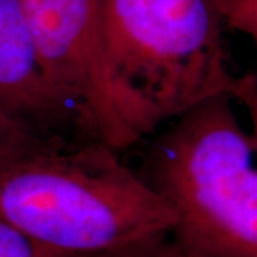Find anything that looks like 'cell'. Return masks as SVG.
Masks as SVG:
<instances>
[{
    "instance_id": "cell-1",
    "label": "cell",
    "mask_w": 257,
    "mask_h": 257,
    "mask_svg": "<svg viewBox=\"0 0 257 257\" xmlns=\"http://www.w3.org/2000/svg\"><path fill=\"white\" fill-rule=\"evenodd\" d=\"M0 219L76 257L140 254L170 239L176 224L173 209L99 140L2 166Z\"/></svg>"
},
{
    "instance_id": "cell-2",
    "label": "cell",
    "mask_w": 257,
    "mask_h": 257,
    "mask_svg": "<svg viewBox=\"0 0 257 257\" xmlns=\"http://www.w3.org/2000/svg\"><path fill=\"white\" fill-rule=\"evenodd\" d=\"M109 80L136 142L216 94L254 99V77L227 70L206 0H100Z\"/></svg>"
},
{
    "instance_id": "cell-3",
    "label": "cell",
    "mask_w": 257,
    "mask_h": 257,
    "mask_svg": "<svg viewBox=\"0 0 257 257\" xmlns=\"http://www.w3.org/2000/svg\"><path fill=\"white\" fill-rule=\"evenodd\" d=\"M230 101L216 94L173 117L136 173L173 209L172 239L194 257H257L256 139Z\"/></svg>"
},
{
    "instance_id": "cell-4",
    "label": "cell",
    "mask_w": 257,
    "mask_h": 257,
    "mask_svg": "<svg viewBox=\"0 0 257 257\" xmlns=\"http://www.w3.org/2000/svg\"><path fill=\"white\" fill-rule=\"evenodd\" d=\"M49 84L73 107L83 130L116 152L136 145L109 80L100 0H19Z\"/></svg>"
},
{
    "instance_id": "cell-5",
    "label": "cell",
    "mask_w": 257,
    "mask_h": 257,
    "mask_svg": "<svg viewBox=\"0 0 257 257\" xmlns=\"http://www.w3.org/2000/svg\"><path fill=\"white\" fill-rule=\"evenodd\" d=\"M0 109L42 138L64 140L69 126L83 128L42 72L19 0H0Z\"/></svg>"
},
{
    "instance_id": "cell-6",
    "label": "cell",
    "mask_w": 257,
    "mask_h": 257,
    "mask_svg": "<svg viewBox=\"0 0 257 257\" xmlns=\"http://www.w3.org/2000/svg\"><path fill=\"white\" fill-rule=\"evenodd\" d=\"M62 143L66 142L39 136L0 109V167Z\"/></svg>"
},
{
    "instance_id": "cell-7",
    "label": "cell",
    "mask_w": 257,
    "mask_h": 257,
    "mask_svg": "<svg viewBox=\"0 0 257 257\" xmlns=\"http://www.w3.org/2000/svg\"><path fill=\"white\" fill-rule=\"evenodd\" d=\"M220 25L257 39V0H206Z\"/></svg>"
},
{
    "instance_id": "cell-8",
    "label": "cell",
    "mask_w": 257,
    "mask_h": 257,
    "mask_svg": "<svg viewBox=\"0 0 257 257\" xmlns=\"http://www.w3.org/2000/svg\"><path fill=\"white\" fill-rule=\"evenodd\" d=\"M0 257H76L37 244L0 219Z\"/></svg>"
},
{
    "instance_id": "cell-9",
    "label": "cell",
    "mask_w": 257,
    "mask_h": 257,
    "mask_svg": "<svg viewBox=\"0 0 257 257\" xmlns=\"http://www.w3.org/2000/svg\"><path fill=\"white\" fill-rule=\"evenodd\" d=\"M138 257H194L190 253H187L183 247H180L175 240L167 239L163 243H160L156 247L147 250L146 253Z\"/></svg>"
}]
</instances>
